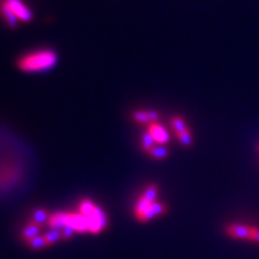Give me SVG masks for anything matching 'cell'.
<instances>
[{"mask_svg":"<svg viewBox=\"0 0 259 259\" xmlns=\"http://www.w3.org/2000/svg\"><path fill=\"white\" fill-rule=\"evenodd\" d=\"M58 56L53 50H40L25 54L17 60V67L23 72H42L54 67Z\"/></svg>","mask_w":259,"mask_h":259,"instance_id":"obj_1","label":"cell"},{"mask_svg":"<svg viewBox=\"0 0 259 259\" xmlns=\"http://www.w3.org/2000/svg\"><path fill=\"white\" fill-rule=\"evenodd\" d=\"M5 2L9 5V8L12 10L16 17L18 18L19 22L28 23V22L32 21V17H34L32 11L22 0H5Z\"/></svg>","mask_w":259,"mask_h":259,"instance_id":"obj_2","label":"cell"},{"mask_svg":"<svg viewBox=\"0 0 259 259\" xmlns=\"http://www.w3.org/2000/svg\"><path fill=\"white\" fill-rule=\"evenodd\" d=\"M225 233L234 240L250 241V226L242 223H228L225 227Z\"/></svg>","mask_w":259,"mask_h":259,"instance_id":"obj_3","label":"cell"},{"mask_svg":"<svg viewBox=\"0 0 259 259\" xmlns=\"http://www.w3.org/2000/svg\"><path fill=\"white\" fill-rule=\"evenodd\" d=\"M147 131L150 134L151 137L154 138V141L156 142L157 145H166L169 143L170 141L169 132H168V130L164 127L163 125H161L158 121L151 122L150 125H148Z\"/></svg>","mask_w":259,"mask_h":259,"instance_id":"obj_4","label":"cell"},{"mask_svg":"<svg viewBox=\"0 0 259 259\" xmlns=\"http://www.w3.org/2000/svg\"><path fill=\"white\" fill-rule=\"evenodd\" d=\"M160 118V114L156 111H151V109H139L132 113V120L138 125H150L151 122H156Z\"/></svg>","mask_w":259,"mask_h":259,"instance_id":"obj_5","label":"cell"},{"mask_svg":"<svg viewBox=\"0 0 259 259\" xmlns=\"http://www.w3.org/2000/svg\"><path fill=\"white\" fill-rule=\"evenodd\" d=\"M0 15H2V17L4 18L5 23L8 24L9 28L15 29L17 27L19 22L18 18L16 17L14 12H12V10L9 8V5L6 4L5 0H0Z\"/></svg>","mask_w":259,"mask_h":259,"instance_id":"obj_6","label":"cell"},{"mask_svg":"<svg viewBox=\"0 0 259 259\" xmlns=\"http://www.w3.org/2000/svg\"><path fill=\"white\" fill-rule=\"evenodd\" d=\"M97 206L93 200L90 199H82L78 203V206H77V211H78L80 215H83L84 218H90V216L94 215Z\"/></svg>","mask_w":259,"mask_h":259,"instance_id":"obj_7","label":"cell"},{"mask_svg":"<svg viewBox=\"0 0 259 259\" xmlns=\"http://www.w3.org/2000/svg\"><path fill=\"white\" fill-rule=\"evenodd\" d=\"M40 232H41V226H37L35 225V223H28L27 226L24 227L23 231H22V239H23L24 241H30L31 239L36 238V236L40 235Z\"/></svg>","mask_w":259,"mask_h":259,"instance_id":"obj_8","label":"cell"},{"mask_svg":"<svg viewBox=\"0 0 259 259\" xmlns=\"http://www.w3.org/2000/svg\"><path fill=\"white\" fill-rule=\"evenodd\" d=\"M50 218H51V213L48 212L46 209L38 208L35 210L34 213H32V218H31L30 222L35 223V225H37V226H41V225H44V223L48 222Z\"/></svg>","mask_w":259,"mask_h":259,"instance_id":"obj_9","label":"cell"},{"mask_svg":"<svg viewBox=\"0 0 259 259\" xmlns=\"http://www.w3.org/2000/svg\"><path fill=\"white\" fill-rule=\"evenodd\" d=\"M170 127L174 131V134H178V132L184 131V130L189 128L187 126L185 119L180 115H174L173 118L170 119Z\"/></svg>","mask_w":259,"mask_h":259,"instance_id":"obj_10","label":"cell"},{"mask_svg":"<svg viewBox=\"0 0 259 259\" xmlns=\"http://www.w3.org/2000/svg\"><path fill=\"white\" fill-rule=\"evenodd\" d=\"M174 135H176L178 141H179L180 143L184 145V147H191V145H192L193 135H192V132H191L190 128H186V130H184V131L178 132V134H174Z\"/></svg>","mask_w":259,"mask_h":259,"instance_id":"obj_11","label":"cell"},{"mask_svg":"<svg viewBox=\"0 0 259 259\" xmlns=\"http://www.w3.org/2000/svg\"><path fill=\"white\" fill-rule=\"evenodd\" d=\"M155 145H156V142L154 141V138L151 137L150 134L148 131H145L143 135L141 136V148L142 150L145 151V153H149V151L153 149Z\"/></svg>","mask_w":259,"mask_h":259,"instance_id":"obj_12","label":"cell"},{"mask_svg":"<svg viewBox=\"0 0 259 259\" xmlns=\"http://www.w3.org/2000/svg\"><path fill=\"white\" fill-rule=\"evenodd\" d=\"M168 154L169 153H168V150L164 145H157V144L148 153L149 156L154 158V160H163V158H166L168 156Z\"/></svg>","mask_w":259,"mask_h":259,"instance_id":"obj_13","label":"cell"},{"mask_svg":"<svg viewBox=\"0 0 259 259\" xmlns=\"http://www.w3.org/2000/svg\"><path fill=\"white\" fill-rule=\"evenodd\" d=\"M142 194L150 202H156L157 200V194H158V186L156 184H150L145 187Z\"/></svg>","mask_w":259,"mask_h":259,"instance_id":"obj_14","label":"cell"},{"mask_svg":"<svg viewBox=\"0 0 259 259\" xmlns=\"http://www.w3.org/2000/svg\"><path fill=\"white\" fill-rule=\"evenodd\" d=\"M44 238L47 242L48 247H50V246L56 244L57 241L61 240V233L59 229H51V231H48L46 234H44Z\"/></svg>","mask_w":259,"mask_h":259,"instance_id":"obj_15","label":"cell"},{"mask_svg":"<svg viewBox=\"0 0 259 259\" xmlns=\"http://www.w3.org/2000/svg\"><path fill=\"white\" fill-rule=\"evenodd\" d=\"M28 246L31 248V250H42V248L48 247L44 235H38L36 238L31 239L30 241H28Z\"/></svg>","mask_w":259,"mask_h":259,"instance_id":"obj_16","label":"cell"},{"mask_svg":"<svg viewBox=\"0 0 259 259\" xmlns=\"http://www.w3.org/2000/svg\"><path fill=\"white\" fill-rule=\"evenodd\" d=\"M60 233H61V240H69V239H71L74 235V233L77 232L74 231L73 228H71V227H64L63 229H60Z\"/></svg>","mask_w":259,"mask_h":259,"instance_id":"obj_17","label":"cell"},{"mask_svg":"<svg viewBox=\"0 0 259 259\" xmlns=\"http://www.w3.org/2000/svg\"><path fill=\"white\" fill-rule=\"evenodd\" d=\"M250 241L259 245V227L250 226Z\"/></svg>","mask_w":259,"mask_h":259,"instance_id":"obj_18","label":"cell"},{"mask_svg":"<svg viewBox=\"0 0 259 259\" xmlns=\"http://www.w3.org/2000/svg\"><path fill=\"white\" fill-rule=\"evenodd\" d=\"M258 151H259V145H258Z\"/></svg>","mask_w":259,"mask_h":259,"instance_id":"obj_19","label":"cell"}]
</instances>
